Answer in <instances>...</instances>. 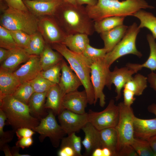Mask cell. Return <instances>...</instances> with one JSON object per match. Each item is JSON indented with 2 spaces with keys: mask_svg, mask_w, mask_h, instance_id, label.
<instances>
[{
  "mask_svg": "<svg viewBox=\"0 0 156 156\" xmlns=\"http://www.w3.org/2000/svg\"><path fill=\"white\" fill-rule=\"evenodd\" d=\"M53 16L57 17L67 35L78 33L92 35L95 31L94 21L82 5H74L64 1Z\"/></svg>",
  "mask_w": 156,
  "mask_h": 156,
  "instance_id": "obj_1",
  "label": "cell"
},
{
  "mask_svg": "<svg viewBox=\"0 0 156 156\" xmlns=\"http://www.w3.org/2000/svg\"><path fill=\"white\" fill-rule=\"evenodd\" d=\"M85 8L94 22L109 17L133 16L140 10L154 8L144 0H98L95 5Z\"/></svg>",
  "mask_w": 156,
  "mask_h": 156,
  "instance_id": "obj_2",
  "label": "cell"
},
{
  "mask_svg": "<svg viewBox=\"0 0 156 156\" xmlns=\"http://www.w3.org/2000/svg\"><path fill=\"white\" fill-rule=\"evenodd\" d=\"M51 44L52 48L59 53L67 60L79 78L86 92L88 104L94 105L95 96L90 77L92 62L82 54L71 51L62 43Z\"/></svg>",
  "mask_w": 156,
  "mask_h": 156,
  "instance_id": "obj_3",
  "label": "cell"
},
{
  "mask_svg": "<svg viewBox=\"0 0 156 156\" xmlns=\"http://www.w3.org/2000/svg\"><path fill=\"white\" fill-rule=\"evenodd\" d=\"M0 109L5 113L8 123L15 130L23 127L32 129L40 123V119L32 116L28 106L12 95L0 96Z\"/></svg>",
  "mask_w": 156,
  "mask_h": 156,
  "instance_id": "obj_4",
  "label": "cell"
},
{
  "mask_svg": "<svg viewBox=\"0 0 156 156\" xmlns=\"http://www.w3.org/2000/svg\"><path fill=\"white\" fill-rule=\"evenodd\" d=\"M0 21V25L9 30L21 31L32 35L38 29V20L29 11L8 7L1 16Z\"/></svg>",
  "mask_w": 156,
  "mask_h": 156,
  "instance_id": "obj_5",
  "label": "cell"
},
{
  "mask_svg": "<svg viewBox=\"0 0 156 156\" xmlns=\"http://www.w3.org/2000/svg\"><path fill=\"white\" fill-rule=\"evenodd\" d=\"M140 29L135 23L128 27L123 37L113 49L107 53L104 60L110 67L117 59L126 55L132 54L139 57L142 54L137 49L136 40Z\"/></svg>",
  "mask_w": 156,
  "mask_h": 156,
  "instance_id": "obj_6",
  "label": "cell"
},
{
  "mask_svg": "<svg viewBox=\"0 0 156 156\" xmlns=\"http://www.w3.org/2000/svg\"><path fill=\"white\" fill-rule=\"evenodd\" d=\"M118 105L119 118L115 127L118 137L117 156L120 149L125 145L131 144L134 139L133 121L135 116L131 107L126 106L123 102L120 103Z\"/></svg>",
  "mask_w": 156,
  "mask_h": 156,
  "instance_id": "obj_7",
  "label": "cell"
},
{
  "mask_svg": "<svg viewBox=\"0 0 156 156\" xmlns=\"http://www.w3.org/2000/svg\"><path fill=\"white\" fill-rule=\"evenodd\" d=\"M104 58L92 62L91 66V81L95 96L94 105L99 101V105L103 107L106 103L105 96L103 93L104 87L106 86L110 70Z\"/></svg>",
  "mask_w": 156,
  "mask_h": 156,
  "instance_id": "obj_8",
  "label": "cell"
},
{
  "mask_svg": "<svg viewBox=\"0 0 156 156\" xmlns=\"http://www.w3.org/2000/svg\"><path fill=\"white\" fill-rule=\"evenodd\" d=\"M32 130L40 134V142H42L45 138L49 137L52 146L55 148L59 146L61 140L66 134L57 122L55 115L51 110Z\"/></svg>",
  "mask_w": 156,
  "mask_h": 156,
  "instance_id": "obj_9",
  "label": "cell"
},
{
  "mask_svg": "<svg viewBox=\"0 0 156 156\" xmlns=\"http://www.w3.org/2000/svg\"><path fill=\"white\" fill-rule=\"evenodd\" d=\"M88 122L100 131L109 128H115L119 119V107L111 99L106 108L101 112L90 109L88 112Z\"/></svg>",
  "mask_w": 156,
  "mask_h": 156,
  "instance_id": "obj_10",
  "label": "cell"
},
{
  "mask_svg": "<svg viewBox=\"0 0 156 156\" xmlns=\"http://www.w3.org/2000/svg\"><path fill=\"white\" fill-rule=\"evenodd\" d=\"M57 115L61 128L68 135L79 132L88 122L87 112L79 114L64 109Z\"/></svg>",
  "mask_w": 156,
  "mask_h": 156,
  "instance_id": "obj_11",
  "label": "cell"
},
{
  "mask_svg": "<svg viewBox=\"0 0 156 156\" xmlns=\"http://www.w3.org/2000/svg\"><path fill=\"white\" fill-rule=\"evenodd\" d=\"M137 72L133 68L126 66L118 68L115 67L112 71H110L106 86L110 90L113 84L115 87L116 93V100L118 101L121 96V90L125 84L133 77L132 75Z\"/></svg>",
  "mask_w": 156,
  "mask_h": 156,
  "instance_id": "obj_12",
  "label": "cell"
},
{
  "mask_svg": "<svg viewBox=\"0 0 156 156\" xmlns=\"http://www.w3.org/2000/svg\"><path fill=\"white\" fill-rule=\"evenodd\" d=\"M88 103V99L85 90H78L65 94L63 98L62 105L64 109H67L76 113H85V109Z\"/></svg>",
  "mask_w": 156,
  "mask_h": 156,
  "instance_id": "obj_13",
  "label": "cell"
},
{
  "mask_svg": "<svg viewBox=\"0 0 156 156\" xmlns=\"http://www.w3.org/2000/svg\"><path fill=\"white\" fill-rule=\"evenodd\" d=\"M42 70L40 56L31 55L24 64L13 73L22 83L30 81L36 78Z\"/></svg>",
  "mask_w": 156,
  "mask_h": 156,
  "instance_id": "obj_14",
  "label": "cell"
},
{
  "mask_svg": "<svg viewBox=\"0 0 156 156\" xmlns=\"http://www.w3.org/2000/svg\"><path fill=\"white\" fill-rule=\"evenodd\" d=\"M61 65L62 75L58 85L64 96L68 93L77 90L82 84L79 77L63 59Z\"/></svg>",
  "mask_w": 156,
  "mask_h": 156,
  "instance_id": "obj_15",
  "label": "cell"
},
{
  "mask_svg": "<svg viewBox=\"0 0 156 156\" xmlns=\"http://www.w3.org/2000/svg\"><path fill=\"white\" fill-rule=\"evenodd\" d=\"M64 0H52L40 1L25 0L23 1L28 10L34 15L53 16Z\"/></svg>",
  "mask_w": 156,
  "mask_h": 156,
  "instance_id": "obj_16",
  "label": "cell"
},
{
  "mask_svg": "<svg viewBox=\"0 0 156 156\" xmlns=\"http://www.w3.org/2000/svg\"><path fill=\"white\" fill-rule=\"evenodd\" d=\"M85 136L81 143L85 149L84 155L91 156L98 148H102L99 131L88 122L82 128Z\"/></svg>",
  "mask_w": 156,
  "mask_h": 156,
  "instance_id": "obj_17",
  "label": "cell"
},
{
  "mask_svg": "<svg viewBox=\"0 0 156 156\" xmlns=\"http://www.w3.org/2000/svg\"><path fill=\"white\" fill-rule=\"evenodd\" d=\"M133 128L134 137L148 140L156 135V117L145 119L135 116Z\"/></svg>",
  "mask_w": 156,
  "mask_h": 156,
  "instance_id": "obj_18",
  "label": "cell"
},
{
  "mask_svg": "<svg viewBox=\"0 0 156 156\" xmlns=\"http://www.w3.org/2000/svg\"><path fill=\"white\" fill-rule=\"evenodd\" d=\"M56 21L45 18L41 23V27L48 41L51 44L62 43L67 35Z\"/></svg>",
  "mask_w": 156,
  "mask_h": 156,
  "instance_id": "obj_19",
  "label": "cell"
},
{
  "mask_svg": "<svg viewBox=\"0 0 156 156\" xmlns=\"http://www.w3.org/2000/svg\"><path fill=\"white\" fill-rule=\"evenodd\" d=\"M128 27L123 24L100 34L107 53L111 51L124 36Z\"/></svg>",
  "mask_w": 156,
  "mask_h": 156,
  "instance_id": "obj_20",
  "label": "cell"
},
{
  "mask_svg": "<svg viewBox=\"0 0 156 156\" xmlns=\"http://www.w3.org/2000/svg\"><path fill=\"white\" fill-rule=\"evenodd\" d=\"M30 56L22 48L17 47L12 49L9 57L1 63L0 68L13 72L21 64L26 62Z\"/></svg>",
  "mask_w": 156,
  "mask_h": 156,
  "instance_id": "obj_21",
  "label": "cell"
},
{
  "mask_svg": "<svg viewBox=\"0 0 156 156\" xmlns=\"http://www.w3.org/2000/svg\"><path fill=\"white\" fill-rule=\"evenodd\" d=\"M63 97L59 85H53L47 92L44 108L50 109L55 115H58L64 109L62 105Z\"/></svg>",
  "mask_w": 156,
  "mask_h": 156,
  "instance_id": "obj_22",
  "label": "cell"
},
{
  "mask_svg": "<svg viewBox=\"0 0 156 156\" xmlns=\"http://www.w3.org/2000/svg\"><path fill=\"white\" fill-rule=\"evenodd\" d=\"M13 72L0 69V96L12 95L21 84Z\"/></svg>",
  "mask_w": 156,
  "mask_h": 156,
  "instance_id": "obj_23",
  "label": "cell"
},
{
  "mask_svg": "<svg viewBox=\"0 0 156 156\" xmlns=\"http://www.w3.org/2000/svg\"><path fill=\"white\" fill-rule=\"evenodd\" d=\"M88 36L82 33L67 35L62 43L71 51L83 54L87 46L90 44Z\"/></svg>",
  "mask_w": 156,
  "mask_h": 156,
  "instance_id": "obj_24",
  "label": "cell"
},
{
  "mask_svg": "<svg viewBox=\"0 0 156 156\" xmlns=\"http://www.w3.org/2000/svg\"><path fill=\"white\" fill-rule=\"evenodd\" d=\"M47 92L43 93L34 92L31 97L28 104L31 115L40 120L45 117L47 114L44 110L45 101Z\"/></svg>",
  "mask_w": 156,
  "mask_h": 156,
  "instance_id": "obj_25",
  "label": "cell"
},
{
  "mask_svg": "<svg viewBox=\"0 0 156 156\" xmlns=\"http://www.w3.org/2000/svg\"><path fill=\"white\" fill-rule=\"evenodd\" d=\"M147 39L150 48L149 56L146 61L142 64L128 63L126 65L137 72L143 68H146L151 71L156 70V42L155 39L151 34H148Z\"/></svg>",
  "mask_w": 156,
  "mask_h": 156,
  "instance_id": "obj_26",
  "label": "cell"
},
{
  "mask_svg": "<svg viewBox=\"0 0 156 156\" xmlns=\"http://www.w3.org/2000/svg\"><path fill=\"white\" fill-rule=\"evenodd\" d=\"M51 46L45 45L40 55V63L42 70H45L61 62L63 59L62 55L54 51Z\"/></svg>",
  "mask_w": 156,
  "mask_h": 156,
  "instance_id": "obj_27",
  "label": "cell"
},
{
  "mask_svg": "<svg viewBox=\"0 0 156 156\" xmlns=\"http://www.w3.org/2000/svg\"><path fill=\"white\" fill-rule=\"evenodd\" d=\"M99 132L102 148H108L111 151L112 156H117L118 137L115 128H106Z\"/></svg>",
  "mask_w": 156,
  "mask_h": 156,
  "instance_id": "obj_28",
  "label": "cell"
},
{
  "mask_svg": "<svg viewBox=\"0 0 156 156\" xmlns=\"http://www.w3.org/2000/svg\"><path fill=\"white\" fill-rule=\"evenodd\" d=\"M125 17L114 16L106 17L94 22L95 31L98 34L110 30L123 24Z\"/></svg>",
  "mask_w": 156,
  "mask_h": 156,
  "instance_id": "obj_29",
  "label": "cell"
},
{
  "mask_svg": "<svg viewBox=\"0 0 156 156\" xmlns=\"http://www.w3.org/2000/svg\"><path fill=\"white\" fill-rule=\"evenodd\" d=\"M133 16L140 20V24L138 27L140 29L147 28L151 32L153 37L156 38V17L152 13L142 9L138 11Z\"/></svg>",
  "mask_w": 156,
  "mask_h": 156,
  "instance_id": "obj_30",
  "label": "cell"
},
{
  "mask_svg": "<svg viewBox=\"0 0 156 156\" xmlns=\"http://www.w3.org/2000/svg\"><path fill=\"white\" fill-rule=\"evenodd\" d=\"M147 77L137 74L125 84L123 88L131 91L135 95L139 96L147 87Z\"/></svg>",
  "mask_w": 156,
  "mask_h": 156,
  "instance_id": "obj_31",
  "label": "cell"
},
{
  "mask_svg": "<svg viewBox=\"0 0 156 156\" xmlns=\"http://www.w3.org/2000/svg\"><path fill=\"white\" fill-rule=\"evenodd\" d=\"M45 47L44 41L42 35L37 32L31 35L28 46L25 50L30 55L39 56Z\"/></svg>",
  "mask_w": 156,
  "mask_h": 156,
  "instance_id": "obj_32",
  "label": "cell"
},
{
  "mask_svg": "<svg viewBox=\"0 0 156 156\" xmlns=\"http://www.w3.org/2000/svg\"><path fill=\"white\" fill-rule=\"evenodd\" d=\"M131 145L138 156H155V154L147 140L134 137Z\"/></svg>",
  "mask_w": 156,
  "mask_h": 156,
  "instance_id": "obj_33",
  "label": "cell"
},
{
  "mask_svg": "<svg viewBox=\"0 0 156 156\" xmlns=\"http://www.w3.org/2000/svg\"><path fill=\"white\" fill-rule=\"evenodd\" d=\"M34 92L30 82H26L21 83L12 95L28 105L29 100Z\"/></svg>",
  "mask_w": 156,
  "mask_h": 156,
  "instance_id": "obj_34",
  "label": "cell"
},
{
  "mask_svg": "<svg viewBox=\"0 0 156 156\" xmlns=\"http://www.w3.org/2000/svg\"><path fill=\"white\" fill-rule=\"evenodd\" d=\"M81 137L77 136L75 133H73L63 138L61 141L60 147L70 146L75 150L77 156H81Z\"/></svg>",
  "mask_w": 156,
  "mask_h": 156,
  "instance_id": "obj_35",
  "label": "cell"
},
{
  "mask_svg": "<svg viewBox=\"0 0 156 156\" xmlns=\"http://www.w3.org/2000/svg\"><path fill=\"white\" fill-rule=\"evenodd\" d=\"M30 82L34 92L38 93L47 92L51 87L56 84L44 78L40 73Z\"/></svg>",
  "mask_w": 156,
  "mask_h": 156,
  "instance_id": "obj_36",
  "label": "cell"
},
{
  "mask_svg": "<svg viewBox=\"0 0 156 156\" xmlns=\"http://www.w3.org/2000/svg\"><path fill=\"white\" fill-rule=\"evenodd\" d=\"M0 47L8 50L15 49L18 46L9 30L0 26Z\"/></svg>",
  "mask_w": 156,
  "mask_h": 156,
  "instance_id": "obj_37",
  "label": "cell"
},
{
  "mask_svg": "<svg viewBox=\"0 0 156 156\" xmlns=\"http://www.w3.org/2000/svg\"><path fill=\"white\" fill-rule=\"evenodd\" d=\"M6 120H7V117L5 113L0 109V149L12 140L14 135V132L12 131H4L3 128L5 124V121Z\"/></svg>",
  "mask_w": 156,
  "mask_h": 156,
  "instance_id": "obj_38",
  "label": "cell"
},
{
  "mask_svg": "<svg viewBox=\"0 0 156 156\" xmlns=\"http://www.w3.org/2000/svg\"><path fill=\"white\" fill-rule=\"evenodd\" d=\"M61 62L45 70H42L40 73V74L51 82L58 84L60 77Z\"/></svg>",
  "mask_w": 156,
  "mask_h": 156,
  "instance_id": "obj_39",
  "label": "cell"
},
{
  "mask_svg": "<svg viewBox=\"0 0 156 156\" xmlns=\"http://www.w3.org/2000/svg\"><path fill=\"white\" fill-rule=\"evenodd\" d=\"M9 31L18 47L24 49L28 47L32 35L19 30Z\"/></svg>",
  "mask_w": 156,
  "mask_h": 156,
  "instance_id": "obj_40",
  "label": "cell"
},
{
  "mask_svg": "<svg viewBox=\"0 0 156 156\" xmlns=\"http://www.w3.org/2000/svg\"><path fill=\"white\" fill-rule=\"evenodd\" d=\"M107 53V50L104 48L97 49L89 44L82 54L92 62L104 58Z\"/></svg>",
  "mask_w": 156,
  "mask_h": 156,
  "instance_id": "obj_41",
  "label": "cell"
},
{
  "mask_svg": "<svg viewBox=\"0 0 156 156\" xmlns=\"http://www.w3.org/2000/svg\"><path fill=\"white\" fill-rule=\"evenodd\" d=\"M8 7L24 11H29L23 0H4Z\"/></svg>",
  "mask_w": 156,
  "mask_h": 156,
  "instance_id": "obj_42",
  "label": "cell"
},
{
  "mask_svg": "<svg viewBox=\"0 0 156 156\" xmlns=\"http://www.w3.org/2000/svg\"><path fill=\"white\" fill-rule=\"evenodd\" d=\"M124 98L123 103L126 106L131 107L135 99L134 97L135 95L134 93L131 91L126 89L124 88L123 90Z\"/></svg>",
  "mask_w": 156,
  "mask_h": 156,
  "instance_id": "obj_43",
  "label": "cell"
},
{
  "mask_svg": "<svg viewBox=\"0 0 156 156\" xmlns=\"http://www.w3.org/2000/svg\"><path fill=\"white\" fill-rule=\"evenodd\" d=\"M35 132L31 129L26 127L19 128L15 130V133L18 139L23 138L32 137L35 133Z\"/></svg>",
  "mask_w": 156,
  "mask_h": 156,
  "instance_id": "obj_44",
  "label": "cell"
},
{
  "mask_svg": "<svg viewBox=\"0 0 156 156\" xmlns=\"http://www.w3.org/2000/svg\"><path fill=\"white\" fill-rule=\"evenodd\" d=\"M117 156H138L136 152L131 144H127L122 147L118 153Z\"/></svg>",
  "mask_w": 156,
  "mask_h": 156,
  "instance_id": "obj_45",
  "label": "cell"
},
{
  "mask_svg": "<svg viewBox=\"0 0 156 156\" xmlns=\"http://www.w3.org/2000/svg\"><path fill=\"white\" fill-rule=\"evenodd\" d=\"M33 143V140L32 137L23 138L18 139L16 143V146L24 149L29 147Z\"/></svg>",
  "mask_w": 156,
  "mask_h": 156,
  "instance_id": "obj_46",
  "label": "cell"
},
{
  "mask_svg": "<svg viewBox=\"0 0 156 156\" xmlns=\"http://www.w3.org/2000/svg\"><path fill=\"white\" fill-rule=\"evenodd\" d=\"M57 155L59 156H77L75 150L72 148L67 146L60 147Z\"/></svg>",
  "mask_w": 156,
  "mask_h": 156,
  "instance_id": "obj_47",
  "label": "cell"
},
{
  "mask_svg": "<svg viewBox=\"0 0 156 156\" xmlns=\"http://www.w3.org/2000/svg\"><path fill=\"white\" fill-rule=\"evenodd\" d=\"M147 78L150 87L156 91V73L151 71L148 75Z\"/></svg>",
  "mask_w": 156,
  "mask_h": 156,
  "instance_id": "obj_48",
  "label": "cell"
},
{
  "mask_svg": "<svg viewBox=\"0 0 156 156\" xmlns=\"http://www.w3.org/2000/svg\"><path fill=\"white\" fill-rule=\"evenodd\" d=\"M12 50H8L4 48H0V63H2L9 56Z\"/></svg>",
  "mask_w": 156,
  "mask_h": 156,
  "instance_id": "obj_49",
  "label": "cell"
},
{
  "mask_svg": "<svg viewBox=\"0 0 156 156\" xmlns=\"http://www.w3.org/2000/svg\"><path fill=\"white\" fill-rule=\"evenodd\" d=\"M77 5H82L86 4L87 5L92 6L95 5L98 2V0H76Z\"/></svg>",
  "mask_w": 156,
  "mask_h": 156,
  "instance_id": "obj_50",
  "label": "cell"
},
{
  "mask_svg": "<svg viewBox=\"0 0 156 156\" xmlns=\"http://www.w3.org/2000/svg\"><path fill=\"white\" fill-rule=\"evenodd\" d=\"M19 148L16 146H13L12 148L11 153L13 156H29L28 154H21L19 153Z\"/></svg>",
  "mask_w": 156,
  "mask_h": 156,
  "instance_id": "obj_51",
  "label": "cell"
},
{
  "mask_svg": "<svg viewBox=\"0 0 156 156\" xmlns=\"http://www.w3.org/2000/svg\"><path fill=\"white\" fill-rule=\"evenodd\" d=\"M156 156V135L148 140Z\"/></svg>",
  "mask_w": 156,
  "mask_h": 156,
  "instance_id": "obj_52",
  "label": "cell"
},
{
  "mask_svg": "<svg viewBox=\"0 0 156 156\" xmlns=\"http://www.w3.org/2000/svg\"><path fill=\"white\" fill-rule=\"evenodd\" d=\"M148 111L154 114L156 117V103H153L149 105L147 107Z\"/></svg>",
  "mask_w": 156,
  "mask_h": 156,
  "instance_id": "obj_53",
  "label": "cell"
},
{
  "mask_svg": "<svg viewBox=\"0 0 156 156\" xmlns=\"http://www.w3.org/2000/svg\"><path fill=\"white\" fill-rule=\"evenodd\" d=\"M0 150L3 151L5 156H12L11 151L8 146L7 144L3 146Z\"/></svg>",
  "mask_w": 156,
  "mask_h": 156,
  "instance_id": "obj_54",
  "label": "cell"
},
{
  "mask_svg": "<svg viewBox=\"0 0 156 156\" xmlns=\"http://www.w3.org/2000/svg\"><path fill=\"white\" fill-rule=\"evenodd\" d=\"M92 156H103L102 149L98 148L95 149L92 153Z\"/></svg>",
  "mask_w": 156,
  "mask_h": 156,
  "instance_id": "obj_55",
  "label": "cell"
},
{
  "mask_svg": "<svg viewBox=\"0 0 156 156\" xmlns=\"http://www.w3.org/2000/svg\"><path fill=\"white\" fill-rule=\"evenodd\" d=\"M103 156H112L111 151L108 148L103 147L102 148Z\"/></svg>",
  "mask_w": 156,
  "mask_h": 156,
  "instance_id": "obj_56",
  "label": "cell"
},
{
  "mask_svg": "<svg viewBox=\"0 0 156 156\" xmlns=\"http://www.w3.org/2000/svg\"><path fill=\"white\" fill-rule=\"evenodd\" d=\"M65 1L70 3L74 5H77L76 0H64Z\"/></svg>",
  "mask_w": 156,
  "mask_h": 156,
  "instance_id": "obj_57",
  "label": "cell"
},
{
  "mask_svg": "<svg viewBox=\"0 0 156 156\" xmlns=\"http://www.w3.org/2000/svg\"><path fill=\"white\" fill-rule=\"evenodd\" d=\"M36 0L38 1H51L52 0Z\"/></svg>",
  "mask_w": 156,
  "mask_h": 156,
  "instance_id": "obj_58",
  "label": "cell"
},
{
  "mask_svg": "<svg viewBox=\"0 0 156 156\" xmlns=\"http://www.w3.org/2000/svg\"></svg>",
  "mask_w": 156,
  "mask_h": 156,
  "instance_id": "obj_59",
  "label": "cell"
}]
</instances>
